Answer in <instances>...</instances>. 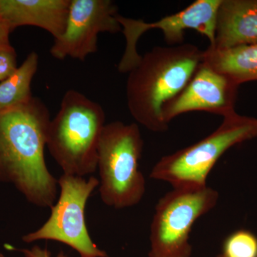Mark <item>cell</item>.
I'll use <instances>...</instances> for the list:
<instances>
[{"mask_svg": "<svg viewBox=\"0 0 257 257\" xmlns=\"http://www.w3.org/2000/svg\"><path fill=\"white\" fill-rule=\"evenodd\" d=\"M202 60L203 51L192 44L154 47L142 56L126 81V101L134 119L150 131H167L164 106L183 90Z\"/></svg>", "mask_w": 257, "mask_h": 257, "instance_id": "cell-2", "label": "cell"}, {"mask_svg": "<svg viewBox=\"0 0 257 257\" xmlns=\"http://www.w3.org/2000/svg\"><path fill=\"white\" fill-rule=\"evenodd\" d=\"M50 121L48 108L35 96L0 112V182L39 207L55 204L59 187L45 159Z\"/></svg>", "mask_w": 257, "mask_h": 257, "instance_id": "cell-1", "label": "cell"}, {"mask_svg": "<svg viewBox=\"0 0 257 257\" xmlns=\"http://www.w3.org/2000/svg\"><path fill=\"white\" fill-rule=\"evenodd\" d=\"M217 257H224L222 254H219Z\"/></svg>", "mask_w": 257, "mask_h": 257, "instance_id": "cell-20", "label": "cell"}, {"mask_svg": "<svg viewBox=\"0 0 257 257\" xmlns=\"http://www.w3.org/2000/svg\"><path fill=\"white\" fill-rule=\"evenodd\" d=\"M17 53L11 44L0 47V82L8 78L18 69Z\"/></svg>", "mask_w": 257, "mask_h": 257, "instance_id": "cell-16", "label": "cell"}, {"mask_svg": "<svg viewBox=\"0 0 257 257\" xmlns=\"http://www.w3.org/2000/svg\"><path fill=\"white\" fill-rule=\"evenodd\" d=\"M257 137V118L234 111L224 116L215 131L198 143L163 157L150 177L175 187L207 185L208 176L231 147Z\"/></svg>", "mask_w": 257, "mask_h": 257, "instance_id": "cell-5", "label": "cell"}, {"mask_svg": "<svg viewBox=\"0 0 257 257\" xmlns=\"http://www.w3.org/2000/svg\"><path fill=\"white\" fill-rule=\"evenodd\" d=\"M219 192L204 186L175 187L161 198L150 228L149 257H190L193 225L217 204Z\"/></svg>", "mask_w": 257, "mask_h": 257, "instance_id": "cell-6", "label": "cell"}, {"mask_svg": "<svg viewBox=\"0 0 257 257\" xmlns=\"http://www.w3.org/2000/svg\"><path fill=\"white\" fill-rule=\"evenodd\" d=\"M105 113L100 104L74 89L67 91L50 121L47 147L65 175H92L97 169L98 147Z\"/></svg>", "mask_w": 257, "mask_h": 257, "instance_id": "cell-3", "label": "cell"}, {"mask_svg": "<svg viewBox=\"0 0 257 257\" xmlns=\"http://www.w3.org/2000/svg\"><path fill=\"white\" fill-rule=\"evenodd\" d=\"M18 250L23 253L25 257H52L47 248H43L39 246H34L31 248H21ZM57 257L68 256H66L63 251H61Z\"/></svg>", "mask_w": 257, "mask_h": 257, "instance_id": "cell-17", "label": "cell"}, {"mask_svg": "<svg viewBox=\"0 0 257 257\" xmlns=\"http://www.w3.org/2000/svg\"><path fill=\"white\" fill-rule=\"evenodd\" d=\"M38 65L39 56L37 52H32L15 73L0 82V112L31 99V83Z\"/></svg>", "mask_w": 257, "mask_h": 257, "instance_id": "cell-14", "label": "cell"}, {"mask_svg": "<svg viewBox=\"0 0 257 257\" xmlns=\"http://www.w3.org/2000/svg\"><path fill=\"white\" fill-rule=\"evenodd\" d=\"M257 44V0H222L216 17L211 48Z\"/></svg>", "mask_w": 257, "mask_h": 257, "instance_id": "cell-12", "label": "cell"}, {"mask_svg": "<svg viewBox=\"0 0 257 257\" xmlns=\"http://www.w3.org/2000/svg\"><path fill=\"white\" fill-rule=\"evenodd\" d=\"M224 257H257V237L246 230L234 231L223 244Z\"/></svg>", "mask_w": 257, "mask_h": 257, "instance_id": "cell-15", "label": "cell"}, {"mask_svg": "<svg viewBox=\"0 0 257 257\" xmlns=\"http://www.w3.org/2000/svg\"><path fill=\"white\" fill-rule=\"evenodd\" d=\"M0 257H5L3 253H0Z\"/></svg>", "mask_w": 257, "mask_h": 257, "instance_id": "cell-19", "label": "cell"}, {"mask_svg": "<svg viewBox=\"0 0 257 257\" xmlns=\"http://www.w3.org/2000/svg\"><path fill=\"white\" fill-rule=\"evenodd\" d=\"M221 1L197 0L182 11L155 23H146L143 20L116 15V20L122 28L121 32L126 40L124 52L117 66L119 72L128 73L140 63L142 56L137 50L139 39L145 32L153 29L162 30L168 45H182L186 30H193L207 37L210 43L209 46H213L215 40L216 17Z\"/></svg>", "mask_w": 257, "mask_h": 257, "instance_id": "cell-8", "label": "cell"}, {"mask_svg": "<svg viewBox=\"0 0 257 257\" xmlns=\"http://www.w3.org/2000/svg\"><path fill=\"white\" fill-rule=\"evenodd\" d=\"M239 87L202 62L183 90L164 106V119L169 124L179 115L195 111L228 116L235 111Z\"/></svg>", "mask_w": 257, "mask_h": 257, "instance_id": "cell-10", "label": "cell"}, {"mask_svg": "<svg viewBox=\"0 0 257 257\" xmlns=\"http://www.w3.org/2000/svg\"><path fill=\"white\" fill-rule=\"evenodd\" d=\"M71 0H0V18L12 30L21 26L43 29L59 38L64 33Z\"/></svg>", "mask_w": 257, "mask_h": 257, "instance_id": "cell-11", "label": "cell"}, {"mask_svg": "<svg viewBox=\"0 0 257 257\" xmlns=\"http://www.w3.org/2000/svg\"><path fill=\"white\" fill-rule=\"evenodd\" d=\"M58 186L60 197L51 207L50 217L36 231L23 236V241L32 243L51 240L70 246L81 257H107V253L92 241L86 224V206L99 186V179L62 174Z\"/></svg>", "mask_w": 257, "mask_h": 257, "instance_id": "cell-7", "label": "cell"}, {"mask_svg": "<svg viewBox=\"0 0 257 257\" xmlns=\"http://www.w3.org/2000/svg\"><path fill=\"white\" fill-rule=\"evenodd\" d=\"M202 62L238 86L257 81V44L228 49L209 47L203 51Z\"/></svg>", "mask_w": 257, "mask_h": 257, "instance_id": "cell-13", "label": "cell"}, {"mask_svg": "<svg viewBox=\"0 0 257 257\" xmlns=\"http://www.w3.org/2000/svg\"><path fill=\"white\" fill-rule=\"evenodd\" d=\"M11 32L8 25L0 18V47L10 45V35Z\"/></svg>", "mask_w": 257, "mask_h": 257, "instance_id": "cell-18", "label": "cell"}, {"mask_svg": "<svg viewBox=\"0 0 257 257\" xmlns=\"http://www.w3.org/2000/svg\"><path fill=\"white\" fill-rule=\"evenodd\" d=\"M117 15V7L110 0H71L65 30L55 39L51 55L60 60L68 57L85 60L97 51L99 33L122 32Z\"/></svg>", "mask_w": 257, "mask_h": 257, "instance_id": "cell-9", "label": "cell"}, {"mask_svg": "<svg viewBox=\"0 0 257 257\" xmlns=\"http://www.w3.org/2000/svg\"><path fill=\"white\" fill-rule=\"evenodd\" d=\"M144 141L136 123L116 121L106 124L98 147L99 191L101 201L116 209L134 207L146 190L139 162Z\"/></svg>", "mask_w": 257, "mask_h": 257, "instance_id": "cell-4", "label": "cell"}]
</instances>
